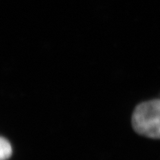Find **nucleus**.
I'll use <instances>...</instances> for the list:
<instances>
[{"label":"nucleus","mask_w":160,"mask_h":160,"mask_svg":"<svg viewBox=\"0 0 160 160\" xmlns=\"http://www.w3.org/2000/svg\"><path fill=\"white\" fill-rule=\"evenodd\" d=\"M12 149L10 143L2 137L0 139V159L7 160L12 156Z\"/></svg>","instance_id":"f03ea898"},{"label":"nucleus","mask_w":160,"mask_h":160,"mask_svg":"<svg viewBox=\"0 0 160 160\" xmlns=\"http://www.w3.org/2000/svg\"><path fill=\"white\" fill-rule=\"evenodd\" d=\"M132 124L138 134L152 139H160V99L138 105L132 114Z\"/></svg>","instance_id":"f257e3e1"}]
</instances>
